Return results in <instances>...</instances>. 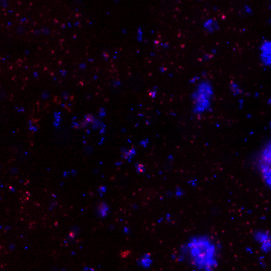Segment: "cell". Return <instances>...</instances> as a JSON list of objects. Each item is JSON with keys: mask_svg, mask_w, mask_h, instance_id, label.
I'll return each instance as SVG.
<instances>
[{"mask_svg": "<svg viewBox=\"0 0 271 271\" xmlns=\"http://www.w3.org/2000/svg\"><path fill=\"white\" fill-rule=\"evenodd\" d=\"M214 96V90L212 84L208 81H203L197 85L191 95L195 112H203L208 110L211 106Z\"/></svg>", "mask_w": 271, "mask_h": 271, "instance_id": "6da1fadb", "label": "cell"}, {"mask_svg": "<svg viewBox=\"0 0 271 271\" xmlns=\"http://www.w3.org/2000/svg\"><path fill=\"white\" fill-rule=\"evenodd\" d=\"M261 59L264 66H271V42H265L261 47Z\"/></svg>", "mask_w": 271, "mask_h": 271, "instance_id": "7a4b0ae2", "label": "cell"}, {"mask_svg": "<svg viewBox=\"0 0 271 271\" xmlns=\"http://www.w3.org/2000/svg\"><path fill=\"white\" fill-rule=\"evenodd\" d=\"M203 27H204L205 30H206V31H207L209 33H215V31H217V30L219 29L218 23H217L216 21L213 19L208 20V21L204 23Z\"/></svg>", "mask_w": 271, "mask_h": 271, "instance_id": "3957f363", "label": "cell"}, {"mask_svg": "<svg viewBox=\"0 0 271 271\" xmlns=\"http://www.w3.org/2000/svg\"><path fill=\"white\" fill-rule=\"evenodd\" d=\"M230 90H231V91L233 92V94L234 95L241 94V90H240V87L236 83H231V85H230Z\"/></svg>", "mask_w": 271, "mask_h": 271, "instance_id": "277c9868", "label": "cell"}]
</instances>
